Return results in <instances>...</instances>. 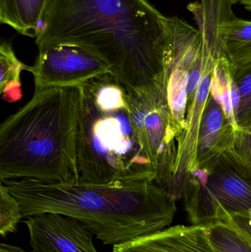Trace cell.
<instances>
[{
    "label": "cell",
    "instance_id": "44dd1931",
    "mask_svg": "<svg viewBox=\"0 0 251 252\" xmlns=\"http://www.w3.org/2000/svg\"><path fill=\"white\" fill-rule=\"evenodd\" d=\"M0 252H28L22 250L19 247H13V246L7 245V244H1L0 246Z\"/></svg>",
    "mask_w": 251,
    "mask_h": 252
},
{
    "label": "cell",
    "instance_id": "2e32d148",
    "mask_svg": "<svg viewBox=\"0 0 251 252\" xmlns=\"http://www.w3.org/2000/svg\"><path fill=\"white\" fill-rule=\"evenodd\" d=\"M216 252H251V239L226 218L207 226Z\"/></svg>",
    "mask_w": 251,
    "mask_h": 252
},
{
    "label": "cell",
    "instance_id": "52a82bcc",
    "mask_svg": "<svg viewBox=\"0 0 251 252\" xmlns=\"http://www.w3.org/2000/svg\"><path fill=\"white\" fill-rule=\"evenodd\" d=\"M38 55L26 70L33 75L35 90L81 86L86 81L111 74L110 66L84 47L69 43L36 44Z\"/></svg>",
    "mask_w": 251,
    "mask_h": 252
},
{
    "label": "cell",
    "instance_id": "7402d4cb",
    "mask_svg": "<svg viewBox=\"0 0 251 252\" xmlns=\"http://www.w3.org/2000/svg\"><path fill=\"white\" fill-rule=\"evenodd\" d=\"M238 2L243 4L245 8L251 13V0H238Z\"/></svg>",
    "mask_w": 251,
    "mask_h": 252
},
{
    "label": "cell",
    "instance_id": "277c9868",
    "mask_svg": "<svg viewBox=\"0 0 251 252\" xmlns=\"http://www.w3.org/2000/svg\"><path fill=\"white\" fill-rule=\"evenodd\" d=\"M81 91L77 150L80 180L154 182L125 89L109 73L84 83Z\"/></svg>",
    "mask_w": 251,
    "mask_h": 252
},
{
    "label": "cell",
    "instance_id": "8992f818",
    "mask_svg": "<svg viewBox=\"0 0 251 252\" xmlns=\"http://www.w3.org/2000/svg\"><path fill=\"white\" fill-rule=\"evenodd\" d=\"M134 125L154 172V182L167 189L175 169V139L181 129L172 119L165 83L138 94H128Z\"/></svg>",
    "mask_w": 251,
    "mask_h": 252
},
{
    "label": "cell",
    "instance_id": "7a4b0ae2",
    "mask_svg": "<svg viewBox=\"0 0 251 252\" xmlns=\"http://www.w3.org/2000/svg\"><path fill=\"white\" fill-rule=\"evenodd\" d=\"M1 183L19 201L23 218L43 213L71 216L107 245L162 230L176 213L175 200L153 181L49 183L22 179Z\"/></svg>",
    "mask_w": 251,
    "mask_h": 252
},
{
    "label": "cell",
    "instance_id": "8fae6325",
    "mask_svg": "<svg viewBox=\"0 0 251 252\" xmlns=\"http://www.w3.org/2000/svg\"><path fill=\"white\" fill-rule=\"evenodd\" d=\"M52 0H0V22L21 35L37 38Z\"/></svg>",
    "mask_w": 251,
    "mask_h": 252
},
{
    "label": "cell",
    "instance_id": "4fadbf2b",
    "mask_svg": "<svg viewBox=\"0 0 251 252\" xmlns=\"http://www.w3.org/2000/svg\"><path fill=\"white\" fill-rule=\"evenodd\" d=\"M224 48L233 75L251 67V21L236 16L229 21Z\"/></svg>",
    "mask_w": 251,
    "mask_h": 252
},
{
    "label": "cell",
    "instance_id": "ac0fdd59",
    "mask_svg": "<svg viewBox=\"0 0 251 252\" xmlns=\"http://www.w3.org/2000/svg\"><path fill=\"white\" fill-rule=\"evenodd\" d=\"M23 218L20 204L3 183L0 185V235L13 233Z\"/></svg>",
    "mask_w": 251,
    "mask_h": 252
},
{
    "label": "cell",
    "instance_id": "5b68a950",
    "mask_svg": "<svg viewBox=\"0 0 251 252\" xmlns=\"http://www.w3.org/2000/svg\"><path fill=\"white\" fill-rule=\"evenodd\" d=\"M195 173L185 209L193 225L209 226L224 215H251V177L218 154Z\"/></svg>",
    "mask_w": 251,
    "mask_h": 252
},
{
    "label": "cell",
    "instance_id": "3957f363",
    "mask_svg": "<svg viewBox=\"0 0 251 252\" xmlns=\"http://www.w3.org/2000/svg\"><path fill=\"white\" fill-rule=\"evenodd\" d=\"M81 86L35 90L0 126V180L72 183L77 161Z\"/></svg>",
    "mask_w": 251,
    "mask_h": 252
},
{
    "label": "cell",
    "instance_id": "ffe728a7",
    "mask_svg": "<svg viewBox=\"0 0 251 252\" xmlns=\"http://www.w3.org/2000/svg\"><path fill=\"white\" fill-rule=\"evenodd\" d=\"M223 218H226L228 220H231L236 226L241 229L251 239V215H249V216H245V215H234V216L224 215L221 218V219H223Z\"/></svg>",
    "mask_w": 251,
    "mask_h": 252
},
{
    "label": "cell",
    "instance_id": "5bb4252c",
    "mask_svg": "<svg viewBox=\"0 0 251 252\" xmlns=\"http://www.w3.org/2000/svg\"><path fill=\"white\" fill-rule=\"evenodd\" d=\"M188 70L167 63L165 71V89L168 106L172 119L180 129L185 121L186 109L188 103L187 79Z\"/></svg>",
    "mask_w": 251,
    "mask_h": 252
},
{
    "label": "cell",
    "instance_id": "30bf717a",
    "mask_svg": "<svg viewBox=\"0 0 251 252\" xmlns=\"http://www.w3.org/2000/svg\"><path fill=\"white\" fill-rule=\"evenodd\" d=\"M233 128L219 103L209 95L197 132V164L198 167L218 155Z\"/></svg>",
    "mask_w": 251,
    "mask_h": 252
},
{
    "label": "cell",
    "instance_id": "d6986e66",
    "mask_svg": "<svg viewBox=\"0 0 251 252\" xmlns=\"http://www.w3.org/2000/svg\"><path fill=\"white\" fill-rule=\"evenodd\" d=\"M233 77L238 86L241 97L238 126L239 127H243L251 121V67Z\"/></svg>",
    "mask_w": 251,
    "mask_h": 252
},
{
    "label": "cell",
    "instance_id": "603a6c76",
    "mask_svg": "<svg viewBox=\"0 0 251 252\" xmlns=\"http://www.w3.org/2000/svg\"><path fill=\"white\" fill-rule=\"evenodd\" d=\"M244 127V128H246V130H249V131H250L251 133V121L249 124H248L247 125L243 126V127Z\"/></svg>",
    "mask_w": 251,
    "mask_h": 252
},
{
    "label": "cell",
    "instance_id": "e0dca14e",
    "mask_svg": "<svg viewBox=\"0 0 251 252\" xmlns=\"http://www.w3.org/2000/svg\"><path fill=\"white\" fill-rule=\"evenodd\" d=\"M219 154L251 177V133L244 127L232 130Z\"/></svg>",
    "mask_w": 251,
    "mask_h": 252
},
{
    "label": "cell",
    "instance_id": "cb8c5ba5",
    "mask_svg": "<svg viewBox=\"0 0 251 252\" xmlns=\"http://www.w3.org/2000/svg\"><path fill=\"white\" fill-rule=\"evenodd\" d=\"M231 1H232L233 4H236V3L238 2V0H231Z\"/></svg>",
    "mask_w": 251,
    "mask_h": 252
},
{
    "label": "cell",
    "instance_id": "9a60e30c",
    "mask_svg": "<svg viewBox=\"0 0 251 252\" xmlns=\"http://www.w3.org/2000/svg\"><path fill=\"white\" fill-rule=\"evenodd\" d=\"M27 65L18 59L10 43H1L0 47V94L3 100L15 103L22 97L20 75Z\"/></svg>",
    "mask_w": 251,
    "mask_h": 252
},
{
    "label": "cell",
    "instance_id": "9c48e42d",
    "mask_svg": "<svg viewBox=\"0 0 251 252\" xmlns=\"http://www.w3.org/2000/svg\"><path fill=\"white\" fill-rule=\"evenodd\" d=\"M113 252H216L207 226H178L113 246Z\"/></svg>",
    "mask_w": 251,
    "mask_h": 252
},
{
    "label": "cell",
    "instance_id": "ba28073f",
    "mask_svg": "<svg viewBox=\"0 0 251 252\" xmlns=\"http://www.w3.org/2000/svg\"><path fill=\"white\" fill-rule=\"evenodd\" d=\"M32 252H97L93 233L78 219L43 213L25 220Z\"/></svg>",
    "mask_w": 251,
    "mask_h": 252
},
{
    "label": "cell",
    "instance_id": "6da1fadb",
    "mask_svg": "<svg viewBox=\"0 0 251 252\" xmlns=\"http://www.w3.org/2000/svg\"><path fill=\"white\" fill-rule=\"evenodd\" d=\"M169 20L148 0H52L35 44L84 47L128 94H138L164 82Z\"/></svg>",
    "mask_w": 251,
    "mask_h": 252
},
{
    "label": "cell",
    "instance_id": "7c38bea8",
    "mask_svg": "<svg viewBox=\"0 0 251 252\" xmlns=\"http://www.w3.org/2000/svg\"><path fill=\"white\" fill-rule=\"evenodd\" d=\"M210 95L219 103L233 130L239 127L240 90L233 77L228 59H222L215 64L212 72Z\"/></svg>",
    "mask_w": 251,
    "mask_h": 252
}]
</instances>
